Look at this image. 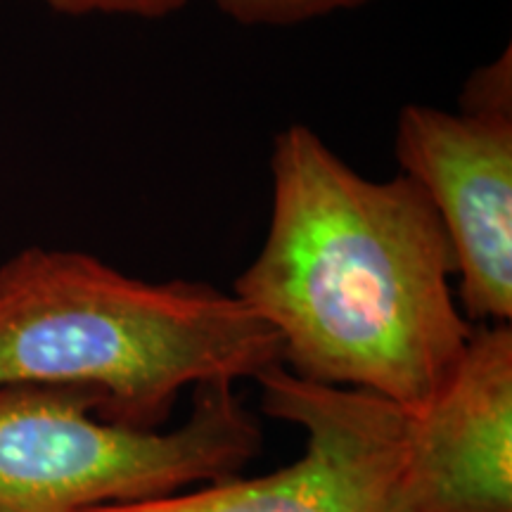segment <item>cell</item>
I'll list each match as a JSON object with an SVG mask.
<instances>
[{
	"label": "cell",
	"mask_w": 512,
	"mask_h": 512,
	"mask_svg": "<svg viewBox=\"0 0 512 512\" xmlns=\"http://www.w3.org/2000/svg\"><path fill=\"white\" fill-rule=\"evenodd\" d=\"M271 183L266 240L233 294L278 335L283 368L427 406L475 332L432 202L403 174L361 176L304 124L275 136Z\"/></svg>",
	"instance_id": "6da1fadb"
},
{
	"label": "cell",
	"mask_w": 512,
	"mask_h": 512,
	"mask_svg": "<svg viewBox=\"0 0 512 512\" xmlns=\"http://www.w3.org/2000/svg\"><path fill=\"white\" fill-rule=\"evenodd\" d=\"M275 366L271 325L207 283H150L72 249L29 247L0 266V387L79 389L100 420L157 432L185 389Z\"/></svg>",
	"instance_id": "7a4b0ae2"
},
{
	"label": "cell",
	"mask_w": 512,
	"mask_h": 512,
	"mask_svg": "<svg viewBox=\"0 0 512 512\" xmlns=\"http://www.w3.org/2000/svg\"><path fill=\"white\" fill-rule=\"evenodd\" d=\"M259 451V420L230 382L192 389L188 420L169 432L100 420L79 389L0 387V512L150 501L238 475Z\"/></svg>",
	"instance_id": "3957f363"
},
{
	"label": "cell",
	"mask_w": 512,
	"mask_h": 512,
	"mask_svg": "<svg viewBox=\"0 0 512 512\" xmlns=\"http://www.w3.org/2000/svg\"><path fill=\"white\" fill-rule=\"evenodd\" d=\"M401 174L437 211L472 325L512 318V62L510 50L465 83L458 110L406 105L396 121Z\"/></svg>",
	"instance_id": "277c9868"
},
{
	"label": "cell",
	"mask_w": 512,
	"mask_h": 512,
	"mask_svg": "<svg viewBox=\"0 0 512 512\" xmlns=\"http://www.w3.org/2000/svg\"><path fill=\"white\" fill-rule=\"evenodd\" d=\"M256 382L264 413L304 430L297 463L83 512H394L406 408L361 389L299 380L283 366Z\"/></svg>",
	"instance_id": "5b68a950"
},
{
	"label": "cell",
	"mask_w": 512,
	"mask_h": 512,
	"mask_svg": "<svg viewBox=\"0 0 512 512\" xmlns=\"http://www.w3.org/2000/svg\"><path fill=\"white\" fill-rule=\"evenodd\" d=\"M394 512H512V330L475 325L439 394L406 411Z\"/></svg>",
	"instance_id": "8992f818"
},
{
	"label": "cell",
	"mask_w": 512,
	"mask_h": 512,
	"mask_svg": "<svg viewBox=\"0 0 512 512\" xmlns=\"http://www.w3.org/2000/svg\"><path fill=\"white\" fill-rule=\"evenodd\" d=\"M223 15L245 27H292L311 19L356 10L373 0H214Z\"/></svg>",
	"instance_id": "52a82bcc"
},
{
	"label": "cell",
	"mask_w": 512,
	"mask_h": 512,
	"mask_svg": "<svg viewBox=\"0 0 512 512\" xmlns=\"http://www.w3.org/2000/svg\"><path fill=\"white\" fill-rule=\"evenodd\" d=\"M50 10L69 17L86 15H126L162 19L183 10L188 0H43Z\"/></svg>",
	"instance_id": "ba28073f"
}]
</instances>
